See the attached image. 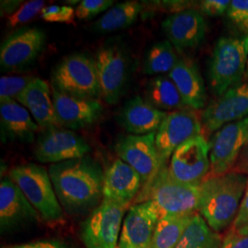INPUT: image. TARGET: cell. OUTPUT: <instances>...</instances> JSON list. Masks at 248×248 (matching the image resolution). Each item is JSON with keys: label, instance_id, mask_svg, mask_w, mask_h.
Wrapping results in <instances>:
<instances>
[{"label": "cell", "instance_id": "obj_22", "mask_svg": "<svg viewBox=\"0 0 248 248\" xmlns=\"http://www.w3.org/2000/svg\"><path fill=\"white\" fill-rule=\"evenodd\" d=\"M169 77L176 85L187 108L197 110L205 107L207 92L195 62L187 59H179Z\"/></svg>", "mask_w": 248, "mask_h": 248}, {"label": "cell", "instance_id": "obj_7", "mask_svg": "<svg viewBox=\"0 0 248 248\" xmlns=\"http://www.w3.org/2000/svg\"><path fill=\"white\" fill-rule=\"evenodd\" d=\"M101 98L109 105L124 95L129 78L130 60L125 48L118 43L101 46L95 56Z\"/></svg>", "mask_w": 248, "mask_h": 248}, {"label": "cell", "instance_id": "obj_41", "mask_svg": "<svg viewBox=\"0 0 248 248\" xmlns=\"http://www.w3.org/2000/svg\"><path fill=\"white\" fill-rule=\"evenodd\" d=\"M233 232H236L241 235H248V222L244 226H242L240 229L237 231H233Z\"/></svg>", "mask_w": 248, "mask_h": 248}, {"label": "cell", "instance_id": "obj_30", "mask_svg": "<svg viewBox=\"0 0 248 248\" xmlns=\"http://www.w3.org/2000/svg\"><path fill=\"white\" fill-rule=\"evenodd\" d=\"M32 76H3L0 78V103L16 100L35 79Z\"/></svg>", "mask_w": 248, "mask_h": 248}, {"label": "cell", "instance_id": "obj_3", "mask_svg": "<svg viewBox=\"0 0 248 248\" xmlns=\"http://www.w3.org/2000/svg\"><path fill=\"white\" fill-rule=\"evenodd\" d=\"M201 185L180 182L169 174L167 166L160 169L149 186L142 190L137 203L152 201L156 206L160 218L184 215L199 210Z\"/></svg>", "mask_w": 248, "mask_h": 248}, {"label": "cell", "instance_id": "obj_29", "mask_svg": "<svg viewBox=\"0 0 248 248\" xmlns=\"http://www.w3.org/2000/svg\"><path fill=\"white\" fill-rule=\"evenodd\" d=\"M174 46L169 41L153 45L145 54L142 71L148 76L170 73L178 62Z\"/></svg>", "mask_w": 248, "mask_h": 248}, {"label": "cell", "instance_id": "obj_5", "mask_svg": "<svg viewBox=\"0 0 248 248\" xmlns=\"http://www.w3.org/2000/svg\"><path fill=\"white\" fill-rule=\"evenodd\" d=\"M9 177L21 189L43 220L52 222L62 219V205L45 168L36 164L21 165L11 169Z\"/></svg>", "mask_w": 248, "mask_h": 248}, {"label": "cell", "instance_id": "obj_15", "mask_svg": "<svg viewBox=\"0 0 248 248\" xmlns=\"http://www.w3.org/2000/svg\"><path fill=\"white\" fill-rule=\"evenodd\" d=\"M45 45V32L35 27H23L3 42L0 65L3 70L24 68L35 61Z\"/></svg>", "mask_w": 248, "mask_h": 248}, {"label": "cell", "instance_id": "obj_36", "mask_svg": "<svg viewBox=\"0 0 248 248\" xmlns=\"http://www.w3.org/2000/svg\"><path fill=\"white\" fill-rule=\"evenodd\" d=\"M248 222V178L246 191L240 204L239 211L232 222V231H237Z\"/></svg>", "mask_w": 248, "mask_h": 248}, {"label": "cell", "instance_id": "obj_17", "mask_svg": "<svg viewBox=\"0 0 248 248\" xmlns=\"http://www.w3.org/2000/svg\"><path fill=\"white\" fill-rule=\"evenodd\" d=\"M52 98L57 123L64 129L77 130L95 124L103 112L97 99L71 96L52 87Z\"/></svg>", "mask_w": 248, "mask_h": 248}, {"label": "cell", "instance_id": "obj_19", "mask_svg": "<svg viewBox=\"0 0 248 248\" xmlns=\"http://www.w3.org/2000/svg\"><path fill=\"white\" fill-rule=\"evenodd\" d=\"M41 215L30 203L26 196L9 177L0 184V227L1 232L10 230L21 223L39 221Z\"/></svg>", "mask_w": 248, "mask_h": 248}, {"label": "cell", "instance_id": "obj_27", "mask_svg": "<svg viewBox=\"0 0 248 248\" xmlns=\"http://www.w3.org/2000/svg\"><path fill=\"white\" fill-rule=\"evenodd\" d=\"M196 213L161 217L154 232L151 248H176Z\"/></svg>", "mask_w": 248, "mask_h": 248}, {"label": "cell", "instance_id": "obj_21", "mask_svg": "<svg viewBox=\"0 0 248 248\" xmlns=\"http://www.w3.org/2000/svg\"><path fill=\"white\" fill-rule=\"evenodd\" d=\"M168 113L160 110L140 96L129 99L119 112V123L128 133L144 135L155 133Z\"/></svg>", "mask_w": 248, "mask_h": 248}, {"label": "cell", "instance_id": "obj_10", "mask_svg": "<svg viewBox=\"0 0 248 248\" xmlns=\"http://www.w3.org/2000/svg\"><path fill=\"white\" fill-rule=\"evenodd\" d=\"M210 142L201 134L180 145L170 158L169 172L180 182L201 185L211 170Z\"/></svg>", "mask_w": 248, "mask_h": 248}, {"label": "cell", "instance_id": "obj_42", "mask_svg": "<svg viewBox=\"0 0 248 248\" xmlns=\"http://www.w3.org/2000/svg\"><path fill=\"white\" fill-rule=\"evenodd\" d=\"M246 77L248 78V66H247V72H246Z\"/></svg>", "mask_w": 248, "mask_h": 248}, {"label": "cell", "instance_id": "obj_33", "mask_svg": "<svg viewBox=\"0 0 248 248\" xmlns=\"http://www.w3.org/2000/svg\"><path fill=\"white\" fill-rule=\"evenodd\" d=\"M112 0H83L76 10V16L79 19H90L106 11L113 5Z\"/></svg>", "mask_w": 248, "mask_h": 248}, {"label": "cell", "instance_id": "obj_40", "mask_svg": "<svg viewBox=\"0 0 248 248\" xmlns=\"http://www.w3.org/2000/svg\"><path fill=\"white\" fill-rule=\"evenodd\" d=\"M22 1H1V17L6 15H12L18 10V8L22 5Z\"/></svg>", "mask_w": 248, "mask_h": 248}, {"label": "cell", "instance_id": "obj_9", "mask_svg": "<svg viewBox=\"0 0 248 248\" xmlns=\"http://www.w3.org/2000/svg\"><path fill=\"white\" fill-rule=\"evenodd\" d=\"M202 133V119L194 109L186 108L168 113L155 132V146L162 166H167L180 145Z\"/></svg>", "mask_w": 248, "mask_h": 248}, {"label": "cell", "instance_id": "obj_12", "mask_svg": "<svg viewBox=\"0 0 248 248\" xmlns=\"http://www.w3.org/2000/svg\"><path fill=\"white\" fill-rule=\"evenodd\" d=\"M120 159L132 167L142 178V189L150 185L162 166L155 146V132L144 135H127L115 145ZM140 191V192H141Z\"/></svg>", "mask_w": 248, "mask_h": 248}, {"label": "cell", "instance_id": "obj_25", "mask_svg": "<svg viewBox=\"0 0 248 248\" xmlns=\"http://www.w3.org/2000/svg\"><path fill=\"white\" fill-rule=\"evenodd\" d=\"M144 98L163 111H176L187 108L174 82L166 76L155 77L147 82Z\"/></svg>", "mask_w": 248, "mask_h": 248}, {"label": "cell", "instance_id": "obj_1", "mask_svg": "<svg viewBox=\"0 0 248 248\" xmlns=\"http://www.w3.org/2000/svg\"><path fill=\"white\" fill-rule=\"evenodd\" d=\"M48 172L59 202L68 213L94 210L103 199L105 173L89 155L52 164Z\"/></svg>", "mask_w": 248, "mask_h": 248}, {"label": "cell", "instance_id": "obj_4", "mask_svg": "<svg viewBox=\"0 0 248 248\" xmlns=\"http://www.w3.org/2000/svg\"><path fill=\"white\" fill-rule=\"evenodd\" d=\"M248 59V35L222 37L213 50L209 66V82L218 98L246 76Z\"/></svg>", "mask_w": 248, "mask_h": 248}, {"label": "cell", "instance_id": "obj_20", "mask_svg": "<svg viewBox=\"0 0 248 248\" xmlns=\"http://www.w3.org/2000/svg\"><path fill=\"white\" fill-rule=\"evenodd\" d=\"M142 186V178L132 167L123 160H115L105 172L102 200L129 208Z\"/></svg>", "mask_w": 248, "mask_h": 248}, {"label": "cell", "instance_id": "obj_26", "mask_svg": "<svg viewBox=\"0 0 248 248\" xmlns=\"http://www.w3.org/2000/svg\"><path fill=\"white\" fill-rule=\"evenodd\" d=\"M142 10V5L138 1L119 3L94 22L92 29L99 33H107L128 28L136 21Z\"/></svg>", "mask_w": 248, "mask_h": 248}, {"label": "cell", "instance_id": "obj_13", "mask_svg": "<svg viewBox=\"0 0 248 248\" xmlns=\"http://www.w3.org/2000/svg\"><path fill=\"white\" fill-rule=\"evenodd\" d=\"M248 116V78L231 87L205 108L201 119L206 134Z\"/></svg>", "mask_w": 248, "mask_h": 248}, {"label": "cell", "instance_id": "obj_32", "mask_svg": "<svg viewBox=\"0 0 248 248\" xmlns=\"http://www.w3.org/2000/svg\"><path fill=\"white\" fill-rule=\"evenodd\" d=\"M75 16L76 11L70 6H48L41 12V18L47 22L70 24L74 22Z\"/></svg>", "mask_w": 248, "mask_h": 248}, {"label": "cell", "instance_id": "obj_11", "mask_svg": "<svg viewBox=\"0 0 248 248\" xmlns=\"http://www.w3.org/2000/svg\"><path fill=\"white\" fill-rule=\"evenodd\" d=\"M248 144V116L222 126L210 141L211 177L231 172Z\"/></svg>", "mask_w": 248, "mask_h": 248}, {"label": "cell", "instance_id": "obj_37", "mask_svg": "<svg viewBox=\"0 0 248 248\" xmlns=\"http://www.w3.org/2000/svg\"><path fill=\"white\" fill-rule=\"evenodd\" d=\"M222 248H248V235L232 231L222 240Z\"/></svg>", "mask_w": 248, "mask_h": 248}, {"label": "cell", "instance_id": "obj_38", "mask_svg": "<svg viewBox=\"0 0 248 248\" xmlns=\"http://www.w3.org/2000/svg\"><path fill=\"white\" fill-rule=\"evenodd\" d=\"M4 248H69V247L57 240H41L21 245L9 246Z\"/></svg>", "mask_w": 248, "mask_h": 248}, {"label": "cell", "instance_id": "obj_2", "mask_svg": "<svg viewBox=\"0 0 248 248\" xmlns=\"http://www.w3.org/2000/svg\"><path fill=\"white\" fill-rule=\"evenodd\" d=\"M248 177L231 171L208 177L201 184L199 212L212 230L218 232L233 222L245 194Z\"/></svg>", "mask_w": 248, "mask_h": 248}, {"label": "cell", "instance_id": "obj_14", "mask_svg": "<svg viewBox=\"0 0 248 248\" xmlns=\"http://www.w3.org/2000/svg\"><path fill=\"white\" fill-rule=\"evenodd\" d=\"M91 148L79 135L62 127L45 130L34 148L36 159L41 163L57 164L86 156Z\"/></svg>", "mask_w": 248, "mask_h": 248}, {"label": "cell", "instance_id": "obj_35", "mask_svg": "<svg viewBox=\"0 0 248 248\" xmlns=\"http://www.w3.org/2000/svg\"><path fill=\"white\" fill-rule=\"evenodd\" d=\"M229 0H204L200 4L201 12L207 16H222L229 8Z\"/></svg>", "mask_w": 248, "mask_h": 248}, {"label": "cell", "instance_id": "obj_34", "mask_svg": "<svg viewBox=\"0 0 248 248\" xmlns=\"http://www.w3.org/2000/svg\"><path fill=\"white\" fill-rule=\"evenodd\" d=\"M232 22L248 35V0H232L226 12Z\"/></svg>", "mask_w": 248, "mask_h": 248}, {"label": "cell", "instance_id": "obj_8", "mask_svg": "<svg viewBox=\"0 0 248 248\" xmlns=\"http://www.w3.org/2000/svg\"><path fill=\"white\" fill-rule=\"evenodd\" d=\"M127 207L102 200L82 223L81 239L87 248H116Z\"/></svg>", "mask_w": 248, "mask_h": 248}, {"label": "cell", "instance_id": "obj_16", "mask_svg": "<svg viewBox=\"0 0 248 248\" xmlns=\"http://www.w3.org/2000/svg\"><path fill=\"white\" fill-rule=\"evenodd\" d=\"M159 220V212L152 201L133 205L123 223L119 248H151Z\"/></svg>", "mask_w": 248, "mask_h": 248}, {"label": "cell", "instance_id": "obj_28", "mask_svg": "<svg viewBox=\"0 0 248 248\" xmlns=\"http://www.w3.org/2000/svg\"><path fill=\"white\" fill-rule=\"evenodd\" d=\"M221 236L196 213L176 248H222Z\"/></svg>", "mask_w": 248, "mask_h": 248}, {"label": "cell", "instance_id": "obj_39", "mask_svg": "<svg viewBox=\"0 0 248 248\" xmlns=\"http://www.w3.org/2000/svg\"><path fill=\"white\" fill-rule=\"evenodd\" d=\"M232 171L244 175H248V144L240 154L239 157Z\"/></svg>", "mask_w": 248, "mask_h": 248}, {"label": "cell", "instance_id": "obj_23", "mask_svg": "<svg viewBox=\"0 0 248 248\" xmlns=\"http://www.w3.org/2000/svg\"><path fill=\"white\" fill-rule=\"evenodd\" d=\"M17 101L26 107L37 124L45 130L60 127L55 116L52 91L45 80L36 78L21 93Z\"/></svg>", "mask_w": 248, "mask_h": 248}, {"label": "cell", "instance_id": "obj_31", "mask_svg": "<svg viewBox=\"0 0 248 248\" xmlns=\"http://www.w3.org/2000/svg\"><path fill=\"white\" fill-rule=\"evenodd\" d=\"M45 1L41 0H32L24 2L16 12L9 16L7 25L9 28L23 25L42 12L45 9Z\"/></svg>", "mask_w": 248, "mask_h": 248}, {"label": "cell", "instance_id": "obj_6", "mask_svg": "<svg viewBox=\"0 0 248 248\" xmlns=\"http://www.w3.org/2000/svg\"><path fill=\"white\" fill-rule=\"evenodd\" d=\"M52 87L78 98L101 97L95 58L85 53L64 57L52 74Z\"/></svg>", "mask_w": 248, "mask_h": 248}, {"label": "cell", "instance_id": "obj_24", "mask_svg": "<svg viewBox=\"0 0 248 248\" xmlns=\"http://www.w3.org/2000/svg\"><path fill=\"white\" fill-rule=\"evenodd\" d=\"M0 118L3 136L12 141H33L39 125L32 121L26 108L16 100L0 103Z\"/></svg>", "mask_w": 248, "mask_h": 248}, {"label": "cell", "instance_id": "obj_18", "mask_svg": "<svg viewBox=\"0 0 248 248\" xmlns=\"http://www.w3.org/2000/svg\"><path fill=\"white\" fill-rule=\"evenodd\" d=\"M162 29L170 44L180 52L203 42L207 23L201 11L186 9L169 16L162 22Z\"/></svg>", "mask_w": 248, "mask_h": 248}]
</instances>
